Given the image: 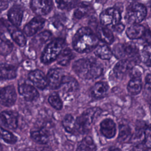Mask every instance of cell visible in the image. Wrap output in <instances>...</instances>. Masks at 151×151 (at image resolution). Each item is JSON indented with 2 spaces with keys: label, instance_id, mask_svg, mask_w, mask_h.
<instances>
[{
  "label": "cell",
  "instance_id": "28",
  "mask_svg": "<svg viewBox=\"0 0 151 151\" xmlns=\"http://www.w3.org/2000/svg\"><path fill=\"white\" fill-rule=\"evenodd\" d=\"M13 44L5 34L0 31V55H7L12 50Z\"/></svg>",
  "mask_w": 151,
  "mask_h": 151
},
{
  "label": "cell",
  "instance_id": "12",
  "mask_svg": "<svg viewBox=\"0 0 151 151\" xmlns=\"http://www.w3.org/2000/svg\"><path fill=\"white\" fill-rule=\"evenodd\" d=\"M45 22V20L40 16L34 17L25 25L23 32L28 37L32 36L44 27Z\"/></svg>",
  "mask_w": 151,
  "mask_h": 151
},
{
  "label": "cell",
  "instance_id": "16",
  "mask_svg": "<svg viewBox=\"0 0 151 151\" xmlns=\"http://www.w3.org/2000/svg\"><path fill=\"white\" fill-rule=\"evenodd\" d=\"M18 92L25 100L29 101H34L39 97L37 90L33 86L25 83L18 86Z\"/></svg>",
  "mask_w": 151,
  "mask_h": 151
},
{
  "label": "cell",
  "instance_id": "4",
  "mask_svg": "<svg viewBox=\"0 0 151 151\" xmlns=\"http://www.w3.org/2000/svg\"><path fill=\"white\" fill-rule=\"evenodd\" d=\"M112 52L118 59L129 60L136 63L140 58L139 50L132 42L117 44L114 46Z\"/></svg>",
  "mask_w": 151,
  "mask_h": 151
},
{
  "label": "cell",
  "instance_id": "32",
  "mask_svg": "<svg viewBox=\"0 0 151 151\" xmlns=\"http://www.w3.org/2000/svg\"><path fill=\"white\" fill-rule=\"evenodd\" d=\"M97 149L93 139L90 136H87L83 138L79 143L77 150H96Z\"/></svg>",
  "mask_w": 151,
  "mask_h": 151
},
{
  "label": "cell",
  "instance_id": "36",
  "mask_svg": "<svg viewBox=\"0 0 151 151\" xmlns=\"http://www.w3.org/2000/svg\"><path fill=\"white\" fill-rule=\"evenodd\" d=\"M48 102L50 105L56 110H61L63 107V102L58 96L56 93H53L48 97Z\"/></svg>",
  "mask_w": 151,
  "mask_h": 151
},
{
  "label": "cell",
  "instance_id": "11",
  "mask_svg": "<svg viewBox=\"0 0 151 151\" xmlns=\"http://www.w3.org/2000/svg\"><path fill=\"white\" fill-rule=\"evenodd\" d=\"M17 100V93L13 86H8L0 89V104L6 107L13 106Z\"/></svg>",
  "mask_w": 151,
  "mask_h": 151
},
{
  "label": "cell",
  "instance_id": "30",
  "mask_svg": "<svg viewBox=\"0 0 151 151\" xmlns=\"http://www.w3.org/2000/svg\"><path fill=\"white\" fill-rule=\"evenodd\" d=\"M73 57V54L71 50L69 48L62 50L60 54L57 58V63L63 66L67 65Z\"/></svg>",
  "mask_w": 151,
  "mask_h": 151
},
{
  "label": "cell",
  "instance_id": "27",
  "mask_svg": "<svg viewBox=\"0 0 151 151\" xmlns=\"http://www.w3.org/2000/svg\"><path fill=\"white\" fill-rule=\"evenodd\" d=\"M31 137L35 142L41 145L46 144L49 140L48 133L44 128L32 131Z\"/></svg>",
  "mask_w": 151,
  "mask_h": 151
},
{
  "label": "cell",
  "instance_id": "23",
  "mask_svg": "<svg viewBox=\"0 0 151 151\" xmlns=\"http://www.w3.org/2000/svg\"><path fill=\"white\" fill-rule=\"evenodd\" d=\"M59 88H61L62 91L65 93L73 92L78 89V83L73 77L63 75Z\"/></svg>",
  "mask_w": 151,
  "mask_h": 151
},
{
  "label": "cell",
  "instance_id": "35",
  "mask_svg": "<svg viewBox=\"0 0 151 151\" xmlns=\"http://www.w3.org/2000/svg\"><path fill=\"white\" fill-rule=\"evenodd\" d=\"M0 137L8 144H14L17 141V137L10 132L0 127Z\"/></svg>",
  "mask_w": 151,
  "mask_h": 151
},
{
  "label": "cell",
  "instance_id": "25",
  "mask_svg": "<svg viewBox=\"0 0 151 151\" xmlns=\"http://www.w3.org/2000/svg\"><path fill=\"white\" fill-rule=\"evenodd\" d=\"M17 68L15 66L0 63V80H11L17 77Z\"/></svg>",
  "mask_w": 151,
  "mask_h": 151
},
{
  "label": "cell",
  "instance_id": "40",
  "mask_svg": "<svg viewBox=\"0 0 151 151\" xmlns=\"http://www.w3.org/2000/svg\"><path fill=\"white\" fill-rule=\"evenodd\" d=\"M11 0H0V11L6 9Z\"/></svg>",
  "mask_w": 151,
  "mask_h": 151
},
{
  "label": "cell",
  "instance_id": "14",
  "mask_svg": "<svg viewBox=\"0 0 151 151\" xmlns=\"http://www.w3.org/2000/svg\"><path fill=\"white\" fill-rule=\"evenodd\" d=\"M1 123L9 129L14 130L18 126V114L13 111L5 110L0 113Z\"/></svg>",
  "mask_w": 151,
  "mask_h": 151
},
{
  "label": "cell",
  "instance_id": "39",
  "mask_svg": "<svg viewBox=\"0 0 151 151\" xmlns=\"http://www.w3.org/2000/svg\"><path fill=\"white\" fill-rule=\"evenodd\" d=\"M113 30L118 33H121L124 29V25L120 22L112 26Z\"/></svg>",
  "mask_w": 151,
  "mask_h": 151
},
{
  "label": "cell",
  "instance_id": "22",
  "mask_svg": "<svg viewBox=\"0 0 151 151\" xmlns=\"http://www.w3.org/2000/svg\"><path fill=\"white\" fill-rule=\"evenodd\" d=\"M96 35L99 40L107 44H111L114 41V35L112 31L106 26L101 24L96 28Z\"/></svg>",
  "mask_w": 151,
  "mask_h": 151
},
{
  "label": "cell",
  "instance_id": "38",
  "mask_svg": "<svg viewBox=\"0 0 151 151\" xmlns=\"http://www.w3.org/2000/svg\"><path fill=\"white\" fill-rule=\"evenodd\" d=\"M88 12V6L84 5L78 6L74 13V17L77 19H81Z\"/></svg>",
  "mask_w": 151,
  "mask_h": 151
},
{
  "label": "cell",
  "instance_id": "13",
  "mask_svg": "<svg viewBox=\"0 0 151 151\" xmlns=\"http://www.w3.org/2000/svg\"><path fill=\"white\" fill-rule=\"evenodd\" d=\"M136 63L129 60H121L116 63L113 68V73L118 78H122L130 73Z\"/></svg>",
  "mask_w": 151,
  "mask_h": 151
},
{
  "label": "cell",
  "instance_id": "21",
  "mask_svg": "<svg viewBox=\"0 0 151 151\" xmlns=\"http://www.w3.org/2000/svg\"><path fill=\"white\" fill-rule=\"evenodd\" d=\"M5 25L15 42H16L20 47L25 46L27 40L24 33L18 29L17 27H15L12 24H10L6 23Z\"/></svg>",
  "mask_w": 151,
  "mask_h": 151
},
{
  "label": "cell",
  "instance_id": "17",
  "mask_svg": "<svg viewBox=\"0 0 151 151\" xmlns=\"http://www.w3.org/2000/svg\"><path fill=\"white\" fill-rule=\"evenodd\" d=\"M28 78L37 88L41 90H44L47 86V77L40 70H35L29 72Z\"/></svg>",
  "mask_w": 151,
  "mask_h": 151
},
{
  "label": "cell",
  "instance_id": "37",
  "mask_svg": "<svg viewBox=\"0 0 151 151\" xmlns=\"http://www.w3.org/2000/svg\"><path fill=\"white\" fill-rule=\"evenodd\" d=\"M51 33L48 31H44L38 34L34 38L35 43L37 46H41L44 44L51 37Z\"/></svg>",
  "mask_w": 151,
  "mask_h": 151
},
{
  "label": "cell",
  "instance_id": "26",
  "mask_svg": "<svg viewBox=\"0 0 151 151\" xmlns=\"http://www.w3.org/2000/svg\"><path fill=\"white\" fill-rule=\"evenodd\" d=\"M132 130L130 126L122 124L119 126L117 141L121 143H126L130 141L132 136Z\"/></svg>",
  "mask_w": 151,
  "mask_h": 151
},
{
  "label": "cell",
  "instance_id": "5",
  "mask_svg": "<svg viewBox=\"0 0 151 151\" xmlns=\"http://www.w3.org/2000/svg\"><path fill=\"white\" fill-rule=\"evenodd\" d=\"M64 44V40L61 38L54 39L49 42L42 53L41 57L42 63L49 64L55 60L63 50Z\"/></svg>",
  "mask_w": 151,
  "mask_h": 151
},
{
  "label": "cell",
  "instance_id": "1",
  "mask_svg": "<svg viewBox=\"0 0 151 151\" xmlns=\"http://www.w3.org/2000/svg\"><path fill=\"white\" fill-rule=\"evenodd\" d=\"M99 40L93 31L83 27L77 30L73 38V47L80 53H88L99 45Z\"/></svg>",
  "mask_w": 151,
  "mask_h": 151
},
{
  "label": "cell",
  "instance_id": "3",
  "mask_svg": "<svg viewBox=\"0 0 151 151\" xmlns=\"http://www.w3.org/2000/svg\"><path fill=\"white\" fill-rule=\"evenodd\" d=\"M101 113L102 110L99 107H91L86 110L75 120L76 134L87 133Z\"/></svg>",
  "mask_w": 151,
  "mask_h": 151
},
{
  "label": "cell",
  "instance_id": "8",
  "mask_svg": "<svg viewBox=\"0 0 151 151\" xmlns=\"http://www.w3.org/2000/svg\"><path fill=\"white\" fill-rule=\"evenodd\" d=\"M130 73L131 78L127 84V89L130 94L137 95L140 93L142 88V73L140 70L135 68L134 66L132 69Z\"/></svg>",
  "mask_w": 151,
  "mask_h": 151
},
{
  "label": "cell",
  "instance_id": "34",
  "mask_svg": "<svg viewBox=\"0 0 151 151\" xmlns=\"http://www.w3.org/2000/svg\"><path fill=\"white\" fill-rule=\"evenodd\" d=\"M140 58L142 62L148 67L150 66V44H146L142 48L140 54L139 53Z\"/></svg>",
  "mask_w": 151,
  "mask_h": 151
},
{
  "label": "cell",
  "instance_id": "6",
  "mask_svg": "<svg viewBox=\"0 0 151 151\" xmlns=\"http://www.w3.org/2000/svg\"><path fill=\"white\" fill-rule=\"evenodd\" d=\"M147 9L146 6L138 2L131 3L126 8L125 19L130 24L141 22L146 17Z\"/></svg>",
  "mask_w": 151,
  "mask_h": 151
},
{
  "label": "cell",
  "instance_id": "24",
  "mask_svg": "<svg viewBox=\"0 0 151 151\" xmlns=\"http://www.w3.org/2000/svg\"><path fill=\"white\" fill-rule=\"evenodd\" d=\"M146 28L142 25L138 24H132L126 29V35L130 40H137L143 37L145 32Z\"/></svg>",
  "mask_w": 151,
  "mask_h": 151
},
{
  "label": "cell",
  "instance_id": "18",
  "mask_svg": "<svg viewBox=\"0 0 151 151\" xmlns=\"http://www.w3.org/2000/svg\"><path fill=\"white\" fill-rule=\"evenodd\" d=\"M100 130L105 137L111 139L116 134V125L112 119L107 118L103 120L100 123Z\"/></svg>",
  "mask_w": 151,
  "mask_h": 151
},
{
  "label": "cell",
  "instance_id": "9",
  "mask_svg": "<svg viewBox=\"0 0 151 151\" xmlns=\"http://www.w3.org/2000/svg\"><path fill=\"white\" fill-rule=\"evenodd\" d=\"M121 19L120 11L115 8H109L103 11L100 15V21L101 25L104 26H113Z\"/></svg>",
  "mask_w": 151,
  "mask_h": 151
},
{
  "label": "cell",
  "instance_id": "10",
  "mask_svg": "<svg viewBox=\"0 0 151 151\" xmlns=\"http://www.w3.org/2000/svg\"><path fill=\"white\" fill-rule=\"evenodd\" d=\"M30 6L32 11L38 16L49 14L52 9V0H31Z\"/></svg>",
  "mask_w": 151,
  "mask_h": 151
},
{
  "label": "cell",
  "instance_id": "29",
  "mask_svg": "<svg viewBox=\"0 0 151 151\" xmlns=\"http://www.w3.org/2000/svg\"><path fill=\"white\" fill-rule=\"evenodd\" d=\"M94 54L101 60H108L110 59L113 55L111 49L105 44L97 45L94 49Z\"/></svg>",
  "mask_w": 151,
  "mask_h": 151
},
{
  "label": "cell",
  "instance_id": "15",
  "mask_svg": "<svg viewBox=\"0 0 151 151\" xmlns=\"http://www.w3.org/2000/svg\"><path fill=\"white\" fill-rule=\"evenodd\" d=\"M63 75L62 70L59 68L50 69L46 76L47 86L53 90L58 88L61 84Z\"/></svg>",
  "mask_w": 151,
  "mask_h": 151
},
{
  "label": "cell",
  "instance_id": "2",
  "mask_svg": "<svg viewBox=\"0 0 151 151\" xmlns=\"http://www.w3.org/2000/svg\"><path fill=\"white\" fill-rule=\"evenodd\" d=\"M74 73L83 79L93 80L99 77L103 73V65L91 58H81L73 65Z\"/></svg>",
  "mask_w": 151,
  "mask_h": 151
},
{
  "label": "cell",
  "instance_id": "20",
  "mask_svg": "<svg viewBox=\"0 0 151 151\" xmlns=\"http://www.w3.org/2000/svg\"><path fill=\"white\" fill-rule=\"evenodd\" d=\"M109 89V87L106 83L99 81L96 83L90 89V94L94 99H100L107 95Z\"/></svg>",
  "mask_w": 151,
  "mask_h": 151
},
{
  "label": "cell",
  "instance_id": "33",
  "mask_svg": "<svg viewBox=\"0 0 151 151\" xmlns=\"http://www.w3.org/2000/svg\"><path fill=\"white\" fill-rule=\"evenodd\" d=\"M79 0H55L58 8L62 10H70L76 7Z\"/></svg>",
  "mask_w": 151,
  "mask_h": 151
},
{
  "label": "cell",
  "instance_id": "19",
  "mask_svg": "<svg viewBox=\"0 0 151 151\" xmlns=\"http://www.w3.org/2000/svg\"><path fill=\"white\" fill-rule=\"evenodd\" d=\"M23 14L24 11L21 6L19 5L12 6L8 12V18L11 24L15 27H19L22 20Z\"/></svg>",
  "mask_w": 151,
  "mask_h": 151
},
{
  "label": "cell",
  "instance_id": "7",
  "mask_svg": "<svg viewBox=\"0 0 151 151\" xmlns=\"http://www.w3.org/2000/svg\"><path fill=\"white\" fill-rule=\"evenodd\" d=\"M130 141L136 145H145L146 147L150 149V129L145 123H138L136 125L135 132L132 133V136Z\"/></svg>",
  "mask_w": 151,
  "mask_h": 151
},
{
  "label": "cell",
  "instance_id": "31",
  "mask_svg": "<svg viewBox=\"0 0 151 151\" xmlns=\"http://www.w3.org/2000/svg\"><path fill=\"white\" fill-rule=\"evenodd\" d=\"M75 120L76 119L71 114H67L64 117L61 122L65 131L74 134H76Z\"/></svg>",
  "mask_w": 151,
  "mask_h": 151
},
{
  "label": "cell",
  "instance_id": "41",
  "mask_svg": "<svg viewBox=\"0 0 151 151\" xmlns=\"http://www.w3.org/2000/svg\"><path fill=\"white\" fill-rule=\"evenodd\" d=\"M2 150V146H1V145L0 144V150Z\"/></svg>",
  "mask_w": 151,
  "mask_h": 151
}]
</instances>
